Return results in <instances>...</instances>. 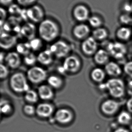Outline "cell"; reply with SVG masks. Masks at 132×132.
I'll list each match as a JSON object with an SVG mask.
<instances>
[{"mask_svg": "<svg viewBox=\"0 0 132 132\" xmlns=\"http://www.w3.org/2000/svg\"><path fill=\"white\" fill-rule=\"evenodd\" d=\"M38 31L40 38L43 41L52 42L59 37L60 29L57 23L53 20L46 19L39 23Z\"/></svg>", "mask_w": 132, "mask_h": 132, "instance_id": "6da1fadb", "label": "cell"}, {"mask_svg": "<svg viewBox=\"0 0 132 132\" xmlns=\"http://www.w3.org/2000/svg\"><path fill=\"white\" fill-rule=\"evenodd\" d=\"M100 88L108 90L110 94L116 98L123 97L125 93V84L120 79H109L105 83L101 85Z\"/></svg>", "mask_w": 132, "mask_h": 132, "instance_id": "7a4b0ae2", "label": "cell"}, {"mask_svg": "<svg viewBox=\"0 0 132 132\" xmlns=\"http://www.w3.org/2000/svg\"><path fill=\"white\" fill-rule=\"evenodd\" d=\"M10 84L13 91L16 93H26L30 90L27 78L21 72H17L12 75Z\"/></svg>", "mask_w": 132, "mask_h": 132, "instance_id": "3957f363", "label": "cell"}, {"mask_svg": "<svg viewBox=\"0 0 132 132\" xmlns=\"http://www.w3.org/2000/svg\"><path fill=\"white\" fill-rule=\"evenodd\" d=\"M70 45L66 41L59 40L54 42L50 47V50L58 58L68 57L71 50Z\"/></svg>", "mask_w": 132, "mask_h": 132, "instance_id": "277c9868", "label": "cell"}, {"mask_svg": "<svg viewBox=\"0 0 132 132\" xmlns=\"http://www.w3.org/2000/svg\"><path fill=\"white\" fill-rule=\"evenodd\" d=\"M27 77L31 82L34 84H39L46 79L47 72L43 68L34 66L28 71Z\"/></svg>", "mask_w": 132, "mask_h": 132, "instance_id": "5b68a950", "label": "cell"}, {"mask_svg": "<svg viewBox=\"0 0 132 132\" xmlns=\"http://www.w3.org/2000/svg\"><path fill=\"white\" fill-rule=\"evenodd\" d=\"M106 50L109 55L117 59L123 58L127 53V48L125 45L118 42L108 43L106 45Z\"/></svg>", "mask_w": 132, "mask_h": 132, "instance_id": "8992f818", "label": "cell"}, {"mask_svg": "<svg viewBox=\"0 0 132 132\" xmlns=\"http://www.w3.org/2000/svg\"><path fill=\"white\" fill-rule=\"evenodd\" d=\"M28 20L33 23H40L44 20L43 9L38 5H34L27 9Z\"/></svg>", "mask_w": 132, "mask_h": 132, "instance_id": "52a82bcc", "label": "cell"}, {"mask_svg": "<svg viewBox=\"0 0 132 132\" xmlns=\"http://www.w3.org/2000/svg\"><path fill=\"white\" fill-rule=\"evenodd\" d=\"M81 66V62L76 55L68 56L64 59L61 69L63 71L75 73L78 71Z\"/></svg>", "mask_w": 132, "mask_h": 132, "instance_id": "ba28073f", "label": "cell"}, {"mask_svg": "<svg viewBox=\"0 0 132 132\" xmlns=\"http://www.w3.org/2000/svg\"><path fill=\"white\" fill-rule=\"evenodd\" d=\"M81 47L82 53L88 56L94 55L98 50L97 41L92 36L84 40Z\"/></svg>", "mask_w": 132, "mask_h": 132, "instance_id": "9c48e42d", "label": "cell"}, {"mask_svg": "<svg viewBox=\"0 0 132 132\" xmlns=\"http://www.w3.org/2000/svg\"><path fill=\"white\" fill-rule=\"evenodd\" d=\"M73 16L75 20L80 23H83L89 19L90 12L86 5L79 4L76 5L73 10Z\"/></svg>", "mask_w": 132, "mask_h": 132, "instance_id": "30bf717a", "label": "cell"}, {"mask_svg": "<svg viewBox=\"0 0 132 132\" xmlns=\"http://www.w3.org/2000/svg\"><path fill=\"white\" fill-rule=\"evenodd\" d=\"M17 38L13 34L8 33H1L0 45L2 49L8 50L16 46L17 43Z\"/></svg>", "mask_w": 132, "mask_h": 132, "instance_id": "8fae6325", "label": "cell"}, {"mask_svg": "<svg viewBox=\"0 0 132 132\" xmlns=\"http://www.w3.org/2000/svg\"><path fill=\"white\" fill-rule=\"evenodd\" d=\"M90 31V28L88 25L80 23L73 27L72 32L76 39L84 40L89 37Z\"/></svg>", "mask_w": 132, "mask_h": 132, "instance_id": "7c38bea8", "label": "cell"}, {"mask_svg": "<svg viewBox=\"0 0 132 132\" xmlns=\"http://www.w3.org/2000/svg\"><path fill=\"white\" fill-rule=\"evenodd\" d=\"M37 29L33 23L27 22L21 27L20 34L23 38L30 41L35 38Z\"/></svg>", "mask_w": 132, "mask_h": 132, "instance_id": "4fadbf2b", "label": "cell"}, {"mask_svg": "<svg viewBox=\"0 0 132 132\" xmlns=\"http://www.w3.org/2000/svg\"><path fill=\"white\" fill-rule=\"evenodd\" d=\"M55 118L59 123L67 124L72 120L73 114L71 111L68 109H61L55 113Z\"/></svg>", "mask_w": 132, "mask_h": 132, "instance_id": "5bb4252c", "label": "cell"}, {"mask_svg": "<svg viewBox=\"0 0 132 132\" xmlns=\"http://www.w3.org/2000/svg\"><path fill=\"white\" fill-rule=\"evenodd\" d=\"M7 66L12 69L19 68L21 63L20 54L17 52H9L5 55V60Z\"/></svg>", "mask_w": 132, "mask_h": 132, "instance_id": "9a60e30c", "label": "cell"}, {"mask_svg": "<svg viewBox=\"0 0 132 132\" xmlns=\"http://www.w3.org/2000/svg\"><path fill=\"white\" fill-rule=\"evenodd\" d=\"M54 112V107L50 104L43 103L36 107V114L41 118L49 117Z\"/></svg>", "mask_w": 132, "mask_h": 132, "instance_id": "2e32d148", "label": "cell"}, {"mask_svg": "<svg viewBox=\"0 0 132 132\" xmlns=\"http://www.w3.org/2000/svg\"><path fill=\"white\" fill-rule=\"evenodd\" d=\"M119 108V103L112 100H106L101 105V109L102 112L107 115L114 114L117 111Z\"/></svg>", "mask_w": 132, "mask_h": 132, "instance_id": "e0dca14e", "label": "cell"}, {"mask_svg": "<svg viewBox=\"0 0 132 132\" xmlns=\"http://www.w3.org/2000/svg\"><path fill=\"white\" fill-rule=\"evenodd\" d=\"M53 56L50 49L43 50L37 56L38 62L43 65L51 64L53 60Z\"/></svg>", "mask_w": 132, "mask_h": 132, "instance_id": "ac0fdd59", "label": "cell"}, {"mask_svg": "<svg viewBox=\"0 0 132 132\" xmlns=\"http://www.w3.org/2000/svg\"><path fill=\"white\" fill-rule=\"evenodd\" d=\"M38 93L39 97L43 100H51L54 96L52 88L46 85L40 86L38 88Z\"/></svg>", "mask_w": 132, "mask_h": 132, "instance_id": "d6986e66", "label": "cell"}, {"mask_svg": "<svg viewBox=\"0 0 132 132\" xmlns=\"http://www.w3.org/2000/svg\"><path fill=\"white\" fill-rule=\"evenodd\" d=\"M109 54L106 50L100 49L94 55V59L99 65L106 64L109 60Z\"/></svg>", "mask_w": 132, "mask_h": 132, "instance_id": "ffe728a7", "label": "cell"}, {"mask_svg": "<svg viewBox=\"0 0 132 132\" xmlns=\"http://www.w3.org/2000/svg\"><path fill=\"white\" fill-rule=\"evenodd\" d=\"M105 70L106 73L111 76L117 77L122 73V70L116 63L111 62L105 64Z\"/></svg>", "mask_w": 132, "mask_h": 132, "instance_id": "44dd1931", "label": "cell"}, {"mask_svg": "<svg viewBox=\"0 0 132 132\" xmlns=\"http://www.w3.org/2000/svg\"><path fill=\"white\" fill-rule=\"evenodd\" d=\"M16 50L19 54L24 56L29 54L31 50L29 42L18 43L16 45Z\"/></svg>", "mask_w": 132, "mask_h": 132, "instance_id": "7402d4cb", "label": "cell"}, {"mask_svg": "<svg viewBox=\"0 0 132 132\" xmlns=\"http://www.w3.org/2000/svg\"><path fill=\"white\" fill-rule=\"evenodd\" d=\"M105 72L100 68H96L91 72L92 78L96 82H102L105 77Z\"/></svg>", "mask_w": 132, "mask_h": 132, "instance_id": "603a6c76", "label": "cell"}, {"mask_svg": "<svg viewBox=\"0 0 132 132\" xmlns=\"http://www.w3.org/2000/svg\"><path fill=\"white\" fill-rule=\"evenodd\" d=\"M47 82L49 86L54 89H59L62 85L63 81L60 77L52 75L47 78Z\"/></svg>", "mask_w": 132, "mask_h": 132, "instance_id": "cb8c5ba5", "label": "cell"}, {"mask_svg": "<svg viewBox=\"0 0 132 132\" xmlns=\"http://www.w3.org/2000/svg\"><path fill=\"white\" fill-rule=\"evenodd\" d=\"M107 36V31L103 28L100 27L97 29H95L94 31H93L92 36L96 41H101L106 39Z\"/></svg>", "mask_w": 132, "mask_h": 132, "instance_id": "d4e9b609", "label": "cell"}, {"mask_svg": "<svg viewBox=\"0 0 132 132\" xmlns=\"http://www.w3.org/2000/svg\"><path fill=\"white\" fill-rule=\"evenodd\" d=\"M131 35V31L129 28L122 27L118 29L117 31V36L119 39L123 40H127Z\"/></svg>", "mask_w": 132, "mask_h": 132, "instance_id": "484cf974", "label": "cell"}, {"mask_svg": "<svg viewBox=\"0 0 132 132\" xmlns=\"http://www.w3.org/2000/svg\"><path fill=\"white\" fill-rule=\"evenodd\" d=\"M39 96L38 93L32 90H29L25 93L24 98L26 101L29 103L34 104L37 102Z\"/></svg>", "mask_w": 132, "mask_h": 132, "instance_id": "4316f807", "label": "cell"}, {"mask_svg": "<svg viewBox=\"0 0 132 132\" xmlns=\"http://www.w3.org/2000/svg\"><path fill=\"white\" fill-rule=\"evenodd\" d=\"M43 40L41 38L35 37L29 41L31 49L34 51L40 50L43 46Z\"/></svg>", "mask_w": 132, "mask_h": 132, "instance_id": "83f0119b", "label": "cell"}, {"mask_svg": "<svg viewBox=\"0 0 132 132\" xmlns=\"http://www.w3.org/2000/svg\"><path fill=\"white\" fill-rule=\"evenodd\" d=\"M132 119L131 114L126 111H123L120 113L117 117L118 122L121 124H129Z\"/></svg>", "mask_w": 132, "mask_h": 132, "instance_id": "f1b7e54d", "label": "cell"}, {"mask_svg": "<svg viewBox=\"0 0 132 132\" xmlns=\"http://www.w3.org/2000/svg\"><path fill=\"white\" fill-rule=\"evenodd\" d=\"M37 61V56L31 52L24 56L23 57V62L25 64L28 66H34Z\"/></svg>", "mask_w": 132, "mask_h": 132, "instance_id": "f546056e", "label": "cell"}, {"mask_svg": "<svg viewBox=\"0 0 132 132\" xmlns=\"http://www.w3.org/2000/svg\"><path fill=\"white\" fill-rule=\"evenodd\" d=\"M88 21L89 25L95 29L100 28L102 25V20L99 16H90L88 20Z\"/></svg>", "mask_w": 132, "mask_h": 132, "instance_id": "4dcf8cb0", "label": "cell"}, {"mask_svg": "<svg viewBox=\"0 0 132 132\" xmlns=\"http://www.w3.org/2000/svg\"><path fill=\"white\" fill-rule=\"evenodd\" d=\"M12 107L11 104L6 100H2L1 102V111L4 114H7L11 113Z\"/></svg>", "mask_w": 132, "mask_h": 132, "instance_id": "1f68e13d", "label": "cell"}, {"mask_svg": "<svg viewBox=\"0 0 132 132\" xmlns=\"http://www.w3.org/2000/svg\"><path fill=\"white\" fill-rule=\"evenodd\" d=\"M22 9L20 7V5L17 4H13L9 7L8 11L10 14L12 15V16H14L15 15L19 14L21 12Z\"/></svg>", "mask_w": 132, "mask_h": 132, "instance_id": "d6a6232c", "label": "cell"}, {"mask_svg": "<svg viewBox=\"0 0 132 132\" xmlns=\"http://www.w3.org/2000/svg\"><path fill=\"white\" fill-rule=\"evenodd\" d=\"M23 112L28 115H33L36 113V108L34 105L31 104H27L24 106L23 108Z\"/></svg>", "mask_w": 132, "mask_h": 132, "instance_id": "836d02e7", "label": "cell"}, {"mask_svg": "<svg viewBox=\"0 0 132 132\" xmlns=\"http://www.w3.org/2000/svg\"><path fill=\"white\" fill-rule=\"evenodd\" d=\"M19 5L23 7H31L34 5L37 0H16Z\"/></svg>", "mask_w": 132, "mask_h": 132, "instance_id": "e575fe53", "label": "cell"}, {"mask_svg": "<svg viewBox=\"0 0 132 132\" xmlns=\"http://www.w3.org/2000/svg\"><path fill=\"white\" fill-rule=\"evenodd\" d=\"M120 22L123 24L129 25L132 24V18L128 14H122L120 17Z\"/></svg>", "mask_w": 132, "mask_h": 132, "instance_id": "d590c367", "label": "cell"}, {"mask_svg": "<svg viewBox=\"0 0 132 132\" xmlns=\"http://www.w3.org/2000/svg\"><path fill=\"white\" fill-rule=\"evenodd\" d=\"M0 77L1 78L5 79L8 76L9 73V71L7 67L3 64L2 63L1 64L0 66Z\"/></svg>", "mask_w": 132, "mask_h": 132, "instance_id": "8d00e7d4", "label": "cell"}, {"mask_svg": "<svg viewBox=\"0 0 132 132\" xmlns=\"http://www.w3.org/2000/svg\"><path fill=\"white\" fill-rule=\"evenodd\" d=\"M123 70L125 73L132 78V61L126 63L124 66Z\"/></svg>", "mask_w": 132, "mask_h": 132, "instance_id": "74e56055", "label": "cell"}, {"mask_svg": "<svg viewBox=\"0 0 132 132\" xmlns=\"http://www.w3.org/2000/svg\"><path fill=\"white\" fill-rule=\"evenodd\" d=\"M1 26H2L5 23V20L7 18V12L3 8H1Z\"/></svg>", "mask_w": 132, "mask_h": 132, "instance_id": "f35d334b", "label": "cell"}, {"mask_svg": "<svg viewBox=\"0 0 132 132\" xmlns=\"http://www.w3.org/2000/svg\"><path fill=\"white\" fill-rule=\"evenodd\" d=\"M14 0H0L1 4L4 6H8L13 4V2Z\"/></svg>", "mask_w": 132, "mask_h": 132, "instance_id": "ab89813d", "label": "cell"}, {"mask_svg": "<svg viewBox=\"0 0 132 132\" xmlns=\"http://www.w3.org/2000/svg\"><path fill=\"white\" fill-rule=\"evenodd\" d=\"M123 9L126 13H131L132 12V5L131 4L125 3L123 6Z\"/></svg>", "mask_w": 132, "mask_h": 132, "instance_id": "60d3db41", "label": "cell"}, {"mask_svg": "<svg viewBox=\"0 0 132 132\" xmlns=\"http://www.w3.org/2000/svg\"><path fill=\"white\" fill-rule=\"evenodd\" d=\"M126 106L129 112L132 113V97L129 99V100L127 101Z\"/></svg>", "mask_w": 132, "mask_h": 132, "instance_id": "b9f144b4", "label": "cell"}, {"mask_svg": "<svg viewBox=\"0 0 132 132\" xmlns=\"http://www.w3.org/2000/svg\"><path fill=\"white\" fill-rule=\"evenodd\" d=\"M114 132H129L128 130L125 128H120L118 129H116L115 130Z\"/></svg>", "mask_w": 132, "mask_h": 132, "instance_id": "7bdbcfd3", "label": "cell"}, {"mask_svg": "<svg viewBox=\"0 0 132 132\" xmlns=\"http://www.w3.org/2000/svg\"><path fill=\"white\" fill-rule=\"evenodd\" d=\"M5 56L4 55V54L1 52V63H2V62L4 60H5Z\"/></svg>", "mask_w": 132, "mask_h": 132, "instance_id": "ee69618b", "label": "cell"}, {"mask_svg": "<svg viewBox=\"0 0 132 132\" xmlns=\"http://www.w3.org/2000/svg\"><path fill=\"white\" fill-rule=\"evenodd\" d=\"M129 86L132 88V81L129 82Z\"/></svg>", "mask_w": 132, "mask_h": 132, "instance_id": "f6af8a7d", "label": "cell"}, {"mask_svg": "<svg viewBox=\"0 0 132 132\" xmlns=\"http://www.w3.org/2000/svg\"><path fill=\"white\" fill-rule=\"evenodd\" d=\"M131 5H132V2H131Z\"/></svg>", "mask_w": 132, "mask_h": 132, "instance_id": "bcb514c9", "label": "cell"}, {"mask_svg": "<svg viewBox=\"0 0 132 132\" xmlns=\"http://www.w3.org/2000/svg\"></svg>", "mask_w": 132, "mask_h": 132, "instance_id": "7dc6e473", "label": "cell"}]
</instances>
